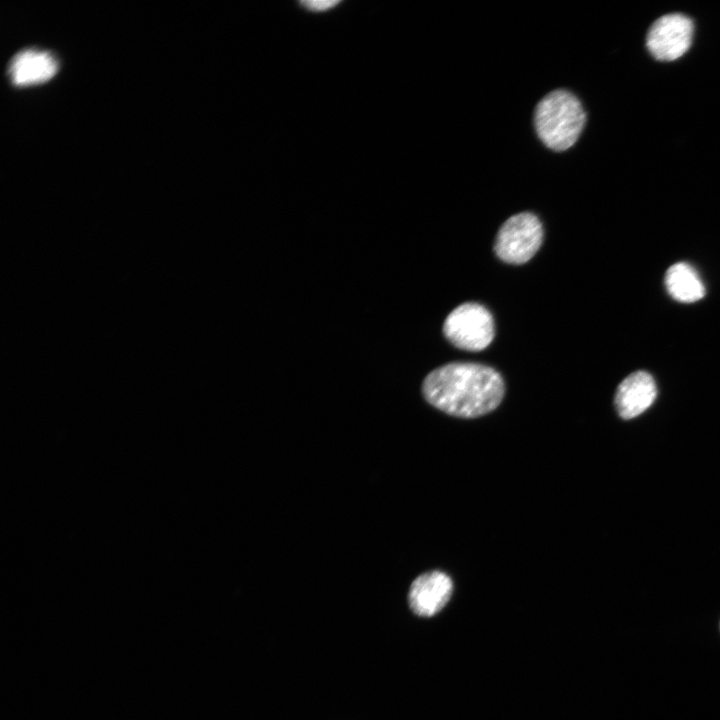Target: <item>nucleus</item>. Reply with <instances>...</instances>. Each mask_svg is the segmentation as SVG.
I'll return each mask as SVG.
<instances>
[{"instance_id": "nucleus-1", "label": "nucleus", "mask_w": 720, "mask_h": 720, "mask_svg": "<svg viewBox=\"0 0 720 720\" xmlns=\"http://www.w3.org/2000/svg\"><path fill=\"white\" fill-rule=\"evenodd\" d=\"M504 382L492 367L452 362L430 372L423 381L425 399L439 410L462 418L493 411L504 396Z\"/></svg>"}, {"instance_id": "nucleus-2", "label": "nucleus", "mask_w": 720, "mask_h": 720, "mask_svg": "<svg viewBox=\"0 0 720 720\" xmlns=\"http://www.w3.org/2000/svg\"><path fill=\"white\" fill-rule=\"evenodd\" d=\"M586 121L579 99L571 92L557 89L544 96L534 114L536 133L551 150L564 151L578 140Z\"/></svg>"}, {"instance_id": "nucleus-3", "label": "nucleus", "mask_w": 720, "mask_h": 720, "mask_svg": "<svg viewBox=\"0 0 720 720\" xmlns=\"http://www.w3.org/2000/svg\"><path fill=\"white\" fill-rule=\"evenodd\" d=\"M443 333L459 349L481 351L494 338V320L483 305L474 302L463 303L447 316L443 324Z\"/></svg>"}, {"instance_id": "nucleus-4", "label": "nucleus", "mask_w": 720, "mask_h": 720, "mask_svg": "<svg viewBox=\"0 0 720 720\" xmlns=\"http://www.w3.org/2000/svg\"><path fill=\"white\" fill-rule=\"evenodd\" d=\"M543 241V226L530 212L509 217L500 227L494 245L498 258L509 264H523L530 260Z\"/></svg>"}, {"instance_id": "nucleus-5", "label": "nucleus", "mask_w": 720, "mask_h": 720, "mask_svg": "<svg viewBox=\"0 0 720 720\" xmlns=\"http://www.w3.org/2000/svg\"><path fill=\"white\" fill-rule=\"evenodd\" d=\"M694 33L692 20L683 14H667L650 27L646 45L651 55L660 61H673L689 49Z\"/></svg>"}, {"instance_id": "nucleus-6", "label": "nucleus", "mask_w": 720, "mask_h": 720, "mask_svg": "<svg viewBox=\"0 0 720 720\" xmlns=\"http://www.w3.org/2000/svg\"><path fill=\"white\" fill-rule=\"evenodd\" d=\"M452 591L453 583L447 574L441 571L426 572L412 582L408 603L416 615L430 617L447 604Z\"/></svg>"}, {"instance_id": "nucleus-7", "label": "nucleus", "mask_w": 720, "mask_h": 720, "mask_svg": "<svg viewBox=\"0 0 720 720\" xmlns=\"http://www.w3.org/2000/svg\"><path fill=\"white\" fill-rule=\"evenodd\" d=\"M58 71V61L46 50L28 48L18 52L11 60L8 74L18 87L41 84L53 78Z\"/></svg>"}, {"instance_id": "nucleus-8", "label": "nucleus", "mask_w": 720, "mask_h": 720, "mask_svg": "<svg viewBox=\"0 0 720 720\" xmlns=\"http://www.w3.org/2000/svg\"><path fill=\"white\" fill-rule=\"evenodd\" d=\"M657 388L653 377L645 371H636L627 376L618 386L615 406L623 419L634 418L654 402Z\"/></svg>"}, {"instance_id": "nucleus-9", "label": "nucleus", "mask_w": 720, "mask_h": 720, "mask_svg": "<svg viewBox=\"0 0 720 720\" xmlns=\"http://www.w3.org/2000/svg\"><path fill=\"white\" fill-rule=\"evenodd\" d=\"M665 285L670 296L679 302H696L705 295L699 275L687 263L673 264L666 272Z\"/></svg>"}, {"instance_id": "nucleus-10", "label": "nucleus", "mask_w": 720, "mask_h": 720, "mask_svg": "<svg viewBox=\"0 0 720 720\" xmlns=\"http://www.w3.org/2000/svg\"><path fill=\"white\" fill-rule=\"evenodd\" d=\"M341 1H325V0H309V1H300L299 5L301 8H303L305 11L311 12V13H324L331 9H334L339 5Z\"/></svg>"}]
</instances>
